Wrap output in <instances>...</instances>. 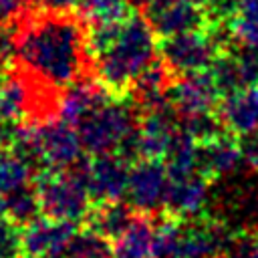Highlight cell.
Segmentation results:
<instances>
[{"label":"cell","instance_id":"1","mask_svg":"<svg viewBox=\"0 0 258 258\" xmlns=\"http://www.w3.org/2000/svg\"><path fill=\"white\" fill-rule=\"evenodd\" d=\"M87 52V32L73 14L44 12L18 30L20 71L46 89H64L79 81Z\"/></svg>","mask_w":258,"mask_h":258},{"label":"cell","instance_id":"2","mask_svg":"<svg viewBox=\"0 0 258 258\" xmlns=\"http://www.w3.org/2000/svg\"><path fill=\"white\" fill-rule=\"evenodd\" d=\"M155 30L145 16L131 14L121 22L115 40L93 56L95 75L111 93H125L131 89L137 75L155 62Z\"/></svg>","mask_w":258,"mask_h":258},{"label":"cell","instance_id":"3","mask_svg":"<svg viewBox=\"0 0 258 258\" xmlns=\"http://www.w3.org/2000/svg\"><path fill=\"white\" fill-rule=\"evenodd\" d=\"M40 212L52 220L79 222L91 212V194L83 175V163L69 169H46L36 179Z\"/></svg>","mask_w":258,"mask_h":258},{"label":"cell","instance_id":"4","mask_svg":"<svg viewBox=\"0 0 258 258\" xmlns=\"http://www.w3.org/2000/svg\"><path fill=\"white\" fill-rule=\"evenodd\" d=\"M135 111L129 103L109 97L105 103L87 113L77 125L83 149L91 155L115 153L135 131Z\"/></svg>","mask_w":258,"mask_h":258},{"label":"cell","instance_id":"5","mask_svg":"<svg viewBox=\"0 0 258 258\" xmlns=\"http://www.w3.org/2000/svg\"><path fill=\"white\" fill-rule=\"evenodd\" d=\"M222 50L228 48L222 46L218 36L208 26L165 36L157 46L161 62L173 77L208 71Z\"/></svg>","mask_w":258,"mask_h":258},{"label":"cell","instance_id":"6","mask_svg":"<svg viewBox=\"0 0 258 258\" xmlns=\"http://www.w3.org/2000/svg\"><path fill=\"white\" fill-rule=\"evenodd\" d=\"M177 121L179 117L171 103L147 109L145 115L137 121L135 131L121 145L119 153L123 157L137 159H163L173 135L179 129Z\"/></svg>","mask_w":258,"mask_h":258},{"label":"cell","instance_id":"7","mask_svg":"<svg viewBox=\"0 0 258 258\" xmlns=\"http://www.w3.org/2000/svg\"><path fill=\"white\" fill-rule=\"evenodd\" d=\"M75 236H77L75 222L52 220L48 216L34 218L20 232V256L22 258H62L67 256Z\"/></svg>","mask_w":258,"mask_h":258},{"label":"cell","instance_id":"8","mask_svg":"<svg viewBox=\"0 0 258 258\" xmlns=\"http://www.w3.org/2000/svg\"><path fill=\"white\" fill-rule=\"evenodd\" d=\"M169 181L167 165L161 159H139L129 171L127 200L139 214H151L165 206Z\"/></svg>","mask_w":258,"mask_h":258},{"label":"cell","instance_id":"9","mask_svg":"<svg viewBox=\"0 0 258 258\" xmlns=\"http://www.w3.org/2000/svg\"><path fill=\"white\" fill-rule=\"evenodd\" d=\"M129 163L121 153H103L93 155L89 163L83 165V175L89 187V194L95 202H121L127 196L129 183Z\"/></svg>","mask_w":258,"mask_h":258},{"label":"cell","instance_id":"10","mask_svg":"<svg viewBox=\"0 0 258 258\" xmlns=\"http://www.w3.org/2000/svg\"><path fill=\"white\" fill-rule=\"evenodd\" d=\"M40 85L24 71H12L0 77V121L20 125L22 121L36 119L40 113L46 115L40 101V93L34 87Z\"/></svg>","mask_w":258,"mask_h":258},{"label":"cell","instance_id":"11","mask_svg":"<svg viewBox=\"0 0 258 258\" xmlns=\"http://www.w3.org/2000/svg\"><path fill=\"white\" fill-rule=\"evenodd\" d=\"M139 4L143 16L161 38L208 24L206 10L187 0H139Z\"/></svg>","mask_w":258,"mask_h":258},{"label":"cell","instance_id":"12","mask_svg":"<svg viewBox=\"0 0 258 258\" xmlns=\"http://www.w3.org/2000/svg\"><path fill=\"white\" fill-rule=\"evenodd\" d=\"M218 97H220V91L210 71L179 75L167 89V99L179 119L214 111Z\"/></svg>","mask_w":258,"mask_h":258},{"label":"cell","instance_id":"13","mask_svg":"<svg viewBox=\"0 0 258 258\" xmlns=\"http://www.w3.org/2000/svg\"><path fill=\"white\" fill-rule=\"evenodd\" d=\"M218 117L224 129L238 137L258 133V85L238 89L218 105Z\"/></svg>","mask_w":258,"mask_h":258},{"label":"cell","instance_id":"14","mask_svg":"<svg viewBox=\"0 0 258 258\" xmlns=\"http://www.w3.org/2000/svg\"><path fill=\"white\" fill-rule=\"evenodd\" d=\"M169 191L165 208L177 218H196L208 202V175L202 171L185 175H169Z\"/></svg>","mask_w":258,"mask_h":258},{"label":"cell","instance_id":"15","mask_svg":"<svg viewBox=\"0 0 258 258\" xmlns=\"http://www.w3.org/2000/svg\"><path fill=\"white\" fill-rule=\"evenodd\" d=\"M230 234L214 222H183L179 258H218L224 254Z\"/></svg>","mask_w":258,"mask_h":258},{"label":"cell","instance_id":"16","mask_svg":"<svg viewBox=\"0 0 258 258\" xmlns=\"http://www.w3.org/2000/svg\"><path fill=\"white\" fill-rule=\"evenodd\" d=\"M111 97V91L105 89L101 83L91 81H75L73 85L64 87L60 99H58V117L64 119L71 125H77L87 113H91L95 107L105 103Z\"/></svg>","mask_w":258,"mask_h":258},{"label":"cell","instance_id":"17","mask_svg":"<svg viewBox=\"0 0 258 258\" xmlns=\"http://www.w3.org/2000/svg\"><path fill=\"white\" fill-rule=\"evenodd\" d=\"M244 159L242 145L222 133L216 139L200 143V171L208 177H220L232 173Z\"/></svg>","mask_w":258,"mask_h":258},{"label":"cell","instance_id":"18","mask_svg":"<svg viewBox=\"0 0 258 258\" xmlns=\"http://www.w3.org/2000/svg\"><path fill=\"white\" fill-rule=\"evenodd\" d=\"M155 224L147 214L133 216L129 226L115 238L113 258H153Z\"/></svg>","mask_w":258,"mask_h":258},{"label":"cell","instance_id":"19","mask_svg":"<svg viewBox=\"0 0 258 258\" xmlns=\"http://www.w3.org/2000/svg\"><path fill=\"white\" fill-rule=\"evenodd\" d=\"M163 159L169 175H185L200 171V143L179 125Z\"/></svg>","mask_w":258,"mask_h":258},{"label":"cell","instance_id":"20","mask_svg":"<svg viewBox=\"0 0 258 258\" xmlns=\"http://www.w3.org/2000/svg\"><path fill=\"white\" fill-rule=\"evenodd\" d=\"M133 220V214L129 208H125L119 202H105L97 208H91L89 216H87V224L89 230L115 240Z\"/></svg>","mask_w":258,"mask_h":258},{"label":"cell","instance_id":"21","mask_svg":"<svg viewBox=\"0 0 258 258\" xmlns=\"http://www.w3.org/2000/svg\"><path fill=\"white\" fill-rule=\"evenodd\" d=\"M228 28L238 46L258 50V0H240Z\"/></svg>","mask_w":258,"mask_h":258},{"label":"cell","instance_id":"22","mask_svg":"<svg viewBox=\"0 0 258 258\" xmlns=\"http://www.w3.org/2000/svg\"><path fill=\"white\" fill-rule=\"evenodd\" d=\"M32 165L12 147H0V200L30 183Z\"/></svg>","mask_w":258,"mask_h":258},{"label":"cell","instance_id":"23","mask_svg":"<svg viewBox=\"0 0 258 258\" xmlns=\"http://www.w3.org/2000/svg\"><path fill=\"white\" fill-rule=\"evenodd\" d=\"M208 71H210V75H212V79H214L222 97L230 95L238 89L250 87L248 81H246V75L242 71V64L238 60V54L232 52V50H222Z\"/></svg>","mask_w":258,"mask_h":258},{"label":"cell","instance_id":"24","mask_svg":"<svg viewBox=\"0 0 258 258\" xmlns=\"http://www.w3.org/2000/svg\"><path fill=\"white\" fill-rule=\"evenodd\" d=\"M2 204H4L6 218L16 226H26L34 218H38V212H40L38 194L30 185H24L12 191L10 196L2 198Z\"/></svg>","mask_w":258,"mask_h":258},{"label":"cell","instance_id":"25","mask_svg":"<svg viewBox=\"0 0 258 258\" xmlns=\"http://www.w3.org/2000/svg\"><path fill=\"white\" fill-rule=\"evenodd\" d=\"M81 14L89 24H119L131 16L127 0H83Z\"/></svg>","mask_w":258,"mask_h":258},{"label":"cell","instance_id":"26","mask_svg":"<svg viewBox=\"0 0 258 258\" xmlns=\"http://www.w3.org/2000/svg\"><path fill=\"white\" fill-rule=\"evenodd\" d=\"M181 218L167 216L155 224L153 236V258H179V240H181Z\"/></svg>","mask_w":258,"mask_h":258},{"label":"cell","instance_id":"27","mask_svg":"<svg viewBox=\"0 0 258 258\" xmlns=\"http://www.w3.org/2000/svg\"><path fill=\"white\" fill-rule=\"evenodd\" d=\"M67 254L75 258H113V246L109 244V238L87 230L77 232Z\"/></svg>","mask_w":258,"mask_h":258},{"label":"cell","instance_id":"28","mask_svg":"<svg viewBox=\"0 0 258 258\" xmlns=\"http://www.w3.org/2000/svg\"><path fill=\"white\" fill-rule=\"evenodd\" d=\"M181 127L198 141V143H206L210 139L220 137L222 133H226L218 113L214 115V111H206V113H198V115H189L179 119Z\"/></svg>","mask_w":258,"mask_h":258},{"label":"cell","instance_id":"29","mask_svg":"<svg viewBox=\"0 0 258 258\" xmlns=\"http://www.w3.org/2000/svg\"><path fill=\"white\" fill-rule=\"evenodd\" d=\"M20 256V234L16 224L8 218L0 222V258H18Z\"/></svg>","mask_w":258,"mask_h":258},{"label":"cell","instance_id":"30","mask_svg":"<svg viewBox=\"0 0 258 258\" xmlns=\"http://www.w3.org/2000/svg\"><path fill=\"white\" fill-rule=\"evenodd\" d=\"M18 50V30L12 24H0V67L16 58Z\"/></svg>","mask_w":258,"mask_h":258},{"label":"cell","instance_id":"31","mask_svg":"<svg viewBox=\"0 0 258 258\" xmlns=\"http://www.w3.org/2000/svg\"><path fill=\"white\" fill-rule=\"evenodd\" d=\"M26 8V0H0V24H14Z\"/></svg>","mask_w":258,"mask_h":258},{"label":"cell","instance_id":"32","mask_svg":"<svg viewBox=\"0 0 258 258\" xmlns=\"http://www.w3.org/2000/svg\"><path fill=\"white\" fill-rule=\"evenodd\" d=\"M44 12H56V14H73V10L81 8L83 0H34Z\"/></svg>","mask_w":258,"mask_h":258},{"label":"cell","instance_id":"33","mask_svg":"<svg viewBox=\"0 0 258 258\" xmlns=\"http://www.w3.org/2000/svg\"><path fill=\"white\" fill-rule=\"evenodd\" d=\"M242 153H244V161H246L254 171H258V133H252V135L244 137Z\"/></svg>","mask_w":258,"mask_h":258},{"label":"cell","instance_id":"34","mask_svg":"<svg viewBox=\"0 0 258 258\" xmlns=\"http://www.w3.org/2000/svg\"><path fill=\"white\" fill-rule=\"evenodd\" d=\"M187 2H191V4H196V6H200V8H204V10H206L214 0H187Z\"/></svg>","mask_w":258,"mask_h":258},{"label":"cell","instance_id":"35","mask_svg":"<svg viewBox=\"0 0 258 258\" xmlns=\"http://www.w3.org/2000/svg\"><path fill=\"white\" fill-rule=\"evenodd\" d=\"M4 220H6V212H4V204L0 200V222H4Z\"/></svg>","mask_w":258,"mask_h":258},{"label":"cell","instance_id":"36","mask_svg":"<svg viewBox=\"0 0 258 258\" xmlns=\"http://www.w3.org/2000/svg\"><path fill=\"white\" fill-rule=\"evenodd\" d=\"M252 258H258V240H256V246H254V252H252Z\"/></svg>","mask_w":258,"mask_h":258},{"label":"cell","instance_id":"37","mask_svg":"<svg viewBox=\"0 0 258 258\" xmlns=\"http://www.w3.org/2000/svg\"><path fill=\"white\" fill-rule=\"evenodd\" d=\"M254 234L258 236V222H256V228H254Z\"/></svg>","mask_w":258,"mask_h":258},{"label":"cell","instance_id":"38","mask_svg":"<svg viewBox=\"0 0 258 258\" xmlns=\"http://www.w3.org/2000/svg\"><path fill=\"white\" fill-rule=\"evenodd\" d=\"M62 258H75V256H69V254H67V256H62Z\"/></svg>","mask_w":258,"mask_h":258}]
</instances>
